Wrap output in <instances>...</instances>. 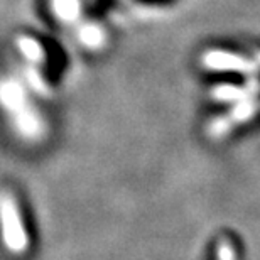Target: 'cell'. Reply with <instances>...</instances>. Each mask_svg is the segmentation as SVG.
Here are the masks:
<instances>
[{
    "label": "cell",
    "mask_w": 260,
    "mask_h": 260,
    "mask_svg": "<svg viewBox=\"0 0 260 260\" xmlns=\"http://www.w3.org/2000/svg\"><path fill=\"white\" fill-rule=\"evenodd\" d=\"M46 103L9 59L0 63V130L17 149L38 152L49 142L53 120Z\"/></svg>",
    "instance_id": "1"
},
{
    "label": "cell",
    "mask_w": 260,
    "mask_h": 260,
    "mask_svg": "<svg viewBox=\"0 0 260 260\" xmlns=\"http://www.w3.org/2000/svg\"><path fill=\"white\" fill-rule=\"evenodd\" d=\"M7 59L39 96L49 102L56 95L64 58L49 34L32 27L15 29L9 38Z\"/></svg>",
    "instance_id": "2"
},
{
    "label": "cell",
    "mask_w": 260,
    "mask_h": 260,
    "mask_svg": "<svg viewBox=\"0 0 260 260\" xmlns=\"http://www.w3.org/2000/svg\"><path fill=\"white\" fill-rule=\"evenodd\" d=\"M38 226L27 198L17 186L0 184V250L14 258H24L36 247Z\"/></svg>",
    "instance_id": "3"
},
{
    "label": "cell",
    "mask_w": 260,
    "mask_h": 260,
    "mask_svg": "<svg viewBox=\"0 0 260 260\" xmlns=\"http://www.w3.org/2000/svg\"><path fill=\"white\" fill-rule=\"evenodd\" d=\"M41 15L54 29H75L85 19L83 0H41Z\"/></svg>",
    "instance_id": "4"
},
{
    "label": "cell",
    "mask_w": 260,
    "mask_h": 260,
    "mask_svg": "<svg viewBox=\"0 0 260 260\" xmlns=\"http://www.w3.org/2000/svg\"><path fill=\"white\" fill-rule=\"evenodd\" d=\"M260 112V100L257 98H248V100L233 103L230 112L223 117L213 118L208 125V135L213 139H221L226 135L232 128H235L240 123L250 122L253 117Z\"/></svg>",
    "instance_id": "5"
},
{
    "label": "cell",
    "mask_w": 260,
    "mask_h": 260,
    "mask_svg": "<svg viewBox=\"0 0 260 260\" xmlns=\"http://www.w3.org/2000/svg\"><path fill=\"white\" fill-rule=\"evenodd\" d=\"M201 64L210 71H230L238 75L252 76L258 71V64L255 59L245 58L242 54L230 53V51L211 49L201 56Z\"/></svg>",
    "instance_id": "6"
},
{
    "label": "cell",
    "mask_w": 260,
    "mask_h": 260,
    "mask_svg": "<svg viewBox=\"0 0 260 260\" xmlns=\"http://www.w3.org/2000/svg\"><path fill=\"white\" fill-rule=\"evenodd\" d=\"M75 39L80 48L85 51H90V53H98L107 46L108 36L105 27L96 22L93 19H83L80 24L75 27Z\"/></svg>",
    "instance_id": "7"
},
{
    "label": "cell",
    "mask_w": 260,
    "mask_h": 260,
    "mask_svg": "<svg viewBox=\"0 0 260 260\" xmlns=\"http://www.w3.org/2000/svg\"><path fill=\"white\" fill-rule=\"evenodd\" d=\"M260 93V81L250 80L245 85H216L211 90V98L221 103H238L255 98Z\"/></svg>",
    "instance_id": "8"
},
{
    "label": "cell",
    "mask_w": 260,
    "mask_h": 260,
    "mask_svg": "<svg viewBox=\"0 0 260 260\" xmlns=\"http://www.w3.org/2000/svg\"><path fill=\"white\" fill-rule=\"evenodd\" d=\"M216 258L218 260H237V252H235V247L232 245V242L223 240L218 243Z\"/></svg>",
    "instance_id": "9"
},
{
    "label": "cell",
    "mask_w": 260,
    "mask_h": 260,
    "mask_svg": "<svg viewBox=\"0 0 260 260\" xmlns=\"http://www.w3.org/2000/svg\"><path fill=\"white\" fill-rule=\"evenodd\" d=\"M253 59H255V61H257V64L260 66V53H257V54H255V58H253Z\"/></svg>",
    "instance_id": "10"
}]
</instances>
